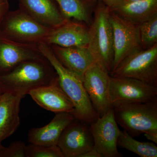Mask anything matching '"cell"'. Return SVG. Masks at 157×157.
<instances>
[{
    "instance_id": "obj_1",
    "label": "cell",
    "mask_w": 157,
    "mask_h": 157,
    "mask_svg": "<svg viewBox=\"0 0 157 157\" xmlns=\"http://www.w3.org/2000/svg\"><path fill=\"white\" fill-rule=\"evenodd\" d=\"M58 79L57 74L47 59L23 62L6 73L0 74V87L24 97L31 90L53 83Z\"/></svg>"
},
{
    "instance_id": "obj_2",
    "label": "cell",
    "mask_w": 157,
    "mask_h": 157,
    "mask_svg": "<svg viewBox=\"0 0 157 157\" xmlns=\"http://www.w3.org/2000/svg\"><path fill=\"white\" fill-rule=\"evenodd\" d=\"M40 52L55 70L62 89L74 105L73 115L76 119L90 125L99 117L93 107L83 86L82 78L68 70L56 58L49 45H38Z\"/></svg>"
},
{
    "instance_id": "obj_3",
    "label": "cell",
    "mask_w": 157,
    "mask_h": 157,
    "mask_svg": "<svg viewBox=\"0 0 157 157\" xmlns=\"http://www.w3.org/2000/svg\"><path fill=\"white\" fill-rule=\"evenodd\" d=\"M110 9L99 3L89 28L88 48L96 63L110 74L113 59V34L110 20Z\"/></svg>"
},
{
    "instance_id": "obj_4",
    "label": "cell",
    "mask_w": 157,
    "mask_h": 157,
    "mask_svg": "<svg viewBox=\"0 0 157 157\" xmlns=\"http://www.w3.org/2000/svg\"><path fill=\"white\" fill-rule=\"evenodd\" d=\"M51 29L19 8L6 14L0 25V36L18 43L38 45L44 43Z\"/></svg>"
},
{
    "instance_id": "obj_5",
    "label": "cell",
    "mask_w": 157,
    "mask_h": 157,
    "mask_svg": "<svg viewBox=\"0 0 157 157\" xmlns=\"http://www.w3.org/2000/svg\"><path fill=\"white\" fill-rule=\"evenodd\" d=\"M113 108L117 124L132 137L150 132L157 133V99Z\"/></svg>"
},
{
    "instance_id": "obj_6",
    "label": "cell",
    "mask_w": 157,
    "mask_h": 157,
    "mask_svg": "<svg viewBox=\"0 0 157 157\" xmlns=\"http://www.w3.org/2000/svg\"><path fill=\"white\" fill-rule=\"evenodd\" d=\"M109 74L113 77L135 78L157 86V44L131 54Z\"/></svg>"
},
{
    "instance_id": "obj_7",
    "label": "cell",
    "mask_w": 157,
    "mask_h": 157,
    "mask_svg": "<svg viewBox=\"0 0 157 157\" xmlns=\"http://www.w3.org/2000/svg\"><path fill=\"white\" fill-rule=\"evenodd\" d=\"M109 98L113 107L145 103L157 99V86L135 78L110 76Z\"/></svg>"
},
{
    "instance_id": "obj_8",
    "label": "cell",
    "mask_w": 157,
    "mask_h": 157,
    "mask_svg": "<svg viewBox=\"0 0 157 157\" xmlns=\"http://www.w3.org/2000/svg\"><path fill=\"white\" fill-rule=\"evenodd\" d=\"M110 20L113 34V59L111 72L127 56L142 48L138 25L122 18L111 10Z\"/></svg>"
},
{
    "instance_id": "obj_9",
    "label": "cell",
    "mask_w": 157,
    "mask_h": 157,
    "mask_svg": "<svg viewBox=\"0 0 157 157\" xmlns=\"http://www.w3.org/2000/svg\"><path fill=\"white\" fill-rule=\"evenodd\" d=\"M110 78L109 72L96 62L82 76L85 89L99 117L104 115L113 107L109 98Z\"/></svg>"
},
{
    "instance_id": "obj_10",
    "label": "cell",
    "mask_w": 157,
    "mask_h": 157,
    "mask_svg": "<svg viewBox=\"0 0 157 157\" xmlns=\"http://www.w3.org/2000/svg\"><path fill=\"white\" fill-rule=\"evenodd\" d=\"M94 147L103 157H121L117 140L121 131L116 121L113 108L90 125Z\"/></svg>"
},
{
    "instance_id": "obj_11",
    "label": "cell",
    "mask_w": 157,
    "mask_h": 157,
    "mask_svg": "<svg viewBox=\"0 0 157 157\" xmlns=\"http://www.w3.org/2000/svg\"><path fill=\"white\" fill-rule=\"evenodd\" d=\"M64 157H80L94 147L90 125L75 118L65 128L58 142Z\"/></svg>"
},
{
    "instance_id": "obj_12",
    "label": "cell",
    "mask_w": 157,
    "mask_h": 157,
    "mask_svg": "<svg viewBox=\"0 0 157 157\" xmlns=\"http://www.w3.org/2000/svg\"><path fill=\"white\" fill-rule=\"evenodd\" d=\"M89 28L84 23L67 19L62 24L51 29L44 43L64 47L87 46Z\"/></svg>"
},
{
    "instance_id": "obj_13",
    "label": "cell",
    "mask_w": 157,
    "mask_h": 157,
    "mask_svg": "<svg viewBox=\"0 0 157 157\" xmlns=\"http://www.w3.org/2000/svg\"><path fill=\"white\" fill-rule=\"evenodd\" d=\"M39 106L48 111L73 114L74 105L62 89L59 78L51 84L31 90L28 93Z\"/></svg>"
},
{
    "instance_id": "obj_14",
    "label": "cell",
    "mask_w": 157,
    "mask_h": 157,
    "mask_svg": "<svg viewBox=\"0 0 157 157\" xmlns=\"http://www.w3.org/2000/svg\"><path fill=\"white\" fill-rule=\"evenodd\" d=\"M43 57L38 45L22 44L0 36V74L23 62Z\"/></svg>"
},
{
    "instance_id": "obj_15",
    "label": "cell",
    "mask_w": 157,
    "mask_h": 157,
    "mask_svg": "<svg viewBox=\"0 0 157 157\" xmlns=\"http://www.w3.org/2000/svg\"><path fill=\"white\" fill-rule=\"evenodd\" d=\"M49 46L63 66L82 78L85 72L96 62L87 46Z\"/></svg>"
},
{
    "instance_id": "obj_16",
    "label": "cell",
    "mask_w": 157,
    "mask_h": 157,
    "mask_svg": "<svg viewBox=\"0 0 157 157\" xmlns=\"http://www.w3.org/2000/svg\"><path fill=\"white\" fill-rule=\"evenodd\" d=\"M19 8L38 22L50 29L64 22L62 15L53 0H18Z\"/></svg>"
},
{
    "instance_id": "obj_17",
    "label": "cell",
    "mask_w": 157,
    "mask_h": 157,
    "mask_svg": "<svg viewBox=\"0 0 157 157\" xmlns=\"http://www.w3.org/2000/svg\"><path fill=\"white\" fill-rule=\"evenodd\" d=\"M75 119L74 116L69 113H56L52 120L45 126L33 128L29 131V142L39 145H57L63 131Z\"/></svg>"
},
{
    "instance_id": "obj_18",
    "label": "cell",
    "mask_w": 157,
    "mask_h": 157,
    "mask_svg": "<svg viewBox=\"0 0 157 157\" xmlns=\"http://www.w3.org/2000/svg\"><path fill=\"white\" fill-rule=\"evenodd\" d=\"M23 96L4 92L0 96V142L15 132L19 126L20 105Z\"/></svg>"
},
{
    "instance_id": "obj_19",
    "label": "cell",
    "mask_w": 157,
    "mask_h": 157,
    "mask_svg": "<svg viewBox=\"0 0 157 157\" xmlns=\"http://www.w3.org/2000/svg\"><path fill=\"white\" fill-rule=\"evenodd\" d=\"M110 10L126 20L139 25L157 15V0L127 1Z\"/></svg>"
},
{
    "instance_id": "obj_20",
    "label": "cell",
    "mask_w": 157,
    "mask_h": 157,
    "mask_svg": "<svg viewBox=\"0 0 157 157\" xmlns=\"http://www.w3.org/2000/svg\"><path fill=\"white\" fill-rule=\"evenodd\" d=\"M66 19L86 24L91 22V13L96 0H53Z\"/></svg>"
},
{
    "instance_id": "obj_21",
    "label": "cell",
    "mask_w": 157,
    "mask_h": 157,
    "mask_svg": "<svg viewBox=\"0 0 157 157\" xmlns=\"http://www.w3.org/2000/svg\"><path fill=\"white\" fill-rule=\"evenodd\" d=\"M117 146L125 149L140 157H157L156 144L151 142H141L124 130L121 131L117 140Z\"/></svg>"
},
{
    "instance_id": "obj_22",
    "label": "cell",
    "mask_w": 157,
    "mask_h": 157,
    "mask_svg": "<svg viewBox=\"0 0 157 157\" xmlns=\"http://www.w3.org/2000/svg\"><path fill=\"white\" fill-rule=\"evenodd\" d=\"M142 49L151 48L157 44V15L138 25Z\"/></svg>"
},
{
    "instance_id": "obj_23",
    "label": "cell",
    "mask_w": 157,
    "mask_h": 157,
    "mask_svg": "<svg viewBox=\"0 0 157 157\" xmlns=\"http://www.w3.org/2000/svg\"><path fill=\"white\" fill-rule=\"evenodd\" d=\"M25 157H64L57 145L47 146L31 144L26 145Z\"/></svg>"
},
{
    "instance_id": "obj_24",
    "label": "cell",
    "mask_w": 157,
    "mask_h": 157,
    "mask_svg": "<svg viewBox=\"0 0 157 157\" xmlns=\"http://www.w3.org/2000/svg\"><path fill=\"white\" fill-rule=\"evenodd\" d=\"M26 145L22 141L12 142L8 147L0 146V157H25Z\"/></svg>"
},
{
    "instance_id": "obj_25",
    "label": "cell",
    "mask_w": 157,
    "mask_h": 157,
    "mask_svg": "<svg viewBox=\"0 0 157 157\" xmlns=\"http://www.w3.org/2000/svg\"><path fill=\"white\" fill-rule=\"evenodd\" d=\"M9 11V0H0V25Z\"/></svg>"
},
{
    "instance_id": "obj_26",
    "label": "cell",
    "mask_w": 157,
    "mask_h": 157,
    "mask_svg": "<svg viewBox=\"0 0 157 157\" xmlns=\"http://www.w3.org/2000/svg\"><path fill=\"white\" fill-rule=\"evenodd\" d=\"M110 9L127 2V0H100Z\"/></svg>"
},
{
    "instance_id": "obj_27",
    "label": "cell",
    "mask_w": 157,
    "mask_h": 157,
    "mask_svg": "<svg viewBox=\"0 0 157 157\" xmlns=\"http://www.w3.org/2000/svg\"><path fill=\"white\" fill-rule=\"evenodd\" d=\"M80 157H103V156L98 151V150L94 147L90 150L81 155Z\"/></svg>"
},
{
    "instance_id": "obj_28",
    "label": "cell",
    "mask_w": 157,
    "mask_h": 157,
    "mask_svg": "<svg viewBox=\"0 0 157 157\" xmlns=\"http://www.w3.org/2000/svg\"><path fill=\"white\" fill-rule=\"evenodd\" d=\"M144 136L149 140L153 142V143L157 144V133L156 132H150L145 133Z\"/></svg>"
},
{
    "instance_id": "obj_29",
    "label": "cell",
    "mask_w": 157,
    "mask_h": 157,
    "mask_svg": "<svg viewBox=\"0 0 157 157\" xmlns=\"http://www.w3.org/2000/svg\"><path fill=\"white\" fill-rule=\"evenodd\" d=\"M4 92V90H3L2 89V88L0 87V96L2 95V94H3Z\"/></svg>"
},
{
    "instance_id": "obj_30",
    "label": "cell",
    "mask_w": 157,
    "mask_h": 157,
    "mask_svg": "<svg viewBox=\"0 0 157 157\" xmlns=\"http://www.w3.org/2000/svg\"><path fill=\"white\" fill-rule=\"evenodd\" d=\"M128 2H137V1H140V0H127Z\"/></svg>"
},
{
    "instance_id": "obj_31",
    "label": "cell",
    "mask_w": 157,
    "mask_h": 157,
    "mask_svg": "<svg viewBox=\"0 0 157 157\" xmlns=\"http://www.w3.org/2000/svg\"><path fill=\"white\" fill-rule=\"evenodd\" d=\"M2 145V144H1V142H0V146Z\"/></svg>"
}]
</instances>
